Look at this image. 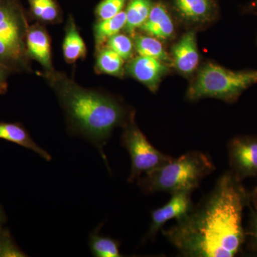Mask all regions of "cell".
Here are the masks:
<instances>
[{"mask_svg":"<svg viewBox=\"0 0 257 257\" xmlns=\"http://www.w3.org/2000/svg\"><path fill=\"white\" fill-rule=\"evenodd\" d=\"M248 202L241 180L230 171L197 207L162 230L163 234L184 256H234L244 241L242 216Z\"/></svg>","mask_w":257,"mask_h":257,"instance_id":"cell-1","label":"cell"},{"mask_svg":"<svg viewBox=\"0 0 257 257\" xmlns=\"http://www.w3.org/2000/svg\"><path fill=\"white\" fill-rule=\"evenodd\" d=\"M55 87L67 114L72 133L94 145L108 166L104 147L117 126H126L131 117L126 108L114 98L60 80Z\"/></svg>","mask_w":257,"mask_h":257,"instance_id":"cell-2","label":"cell"},{"mask_svg":"<svg viewBox=\"0 0 257 257\" xmlns=\"http://www.w3.org/2000/svg\"><path fill=\"white\" fill-rule=\"evenodd\" d=\"M215 170L211 159L202 152H188L179 158L145 174L138 179L144 193L168 192L171 194L184 191L193 192L201 181Z\"/></svg>","mask_w":257,"mask_h":257,"instance_id":"cell-3","label":"cell"},{"mask_svg":"<svg viewBox=\"0 0 257 257\" xmlns=\"http://www.w3.org/2000/svg\"><path fill=\"white\" fill-rule=\"evenodd\" d=\"M257 84V69L235 71L219 64L203 66L187 91L189 100L215 98L232 102L245 90Z\"/></svg>","mask_w":257,"mask_h":257,"instance_id":"cell-4","label":"cell"},{"mask_svg":"<svg viewBox=\"0 0 257 257\" xmlns=\"http://www.w3.org/2000/svg\"><path fill=\"white\" fill-rule=\"evenodd\" d=\"M26 28L22 15L13 6L0 3V63L21 65L26 56Z\"/></svg>","mask_w":257,"mask_h":257,"instance_id":"cell-5","label":"cell"},{"mask_svg":"<svg viewBox=\"0 0 257 257\" xmlns=\"http://www.w3.org/2000/svg\"><path fill=\"white\" fill-rule=\"evenodd\" d=\"M121 145L127 150L131 158V172L128 178L131 183L173 158L157 150L133 121L125 126Z\"/></svg>","mask_w":257,"mask_h":257,"instance_id":"cell-6","label":"cell"},{"mask_svg":"<svg viewBox=\"0 0 257 257\" xmlns=\"http://www.w3.org/2000/svg\"><path fill=\"white\" fill-rule=\"evenodd\" d=\"M228 154L231 172L240 180L257 177V137L233 139L228 146Z\"/></svg>","mask_w":257,"mask_h":257,"instance_id":"cell-7","label":"cell"},{"mask_svg":"<svg viewBox=\"0 0 257 257\" xmlns=\"http://www.w3.org/2000/svg\"><path fill=\"white\" fill-rule=\"evenodd\" d=\"M192 192L184 191L172 194V198L165 206L152 212V221L147 238L156 235L167 221L172 219L179 220L192 209Z\"/></svg>","mask_w":257,"mask_h":257,"instance_id":"cell-8","label":"cell"},{"mask_svg":"<svg viewBox=\"0 0 257 257\" xmlns=\"http://www.w3.org/2000/svg\"><path fill=\"white\" fill-rule=\"evenodd\" d=\"M126 70L132 77L155 92L169 72V67L162 61L139 55L128 63Z\"/></svg>","mask_w":257,"mask_h":257,"instance_id":"cell-9","label":"cell"},{"mask_svg":"<svg viewBox=\"0 0 257 257\" xmlns=\"http://www.w3.org/2000/svg\"><path fill=\"white\" fill-rule=\"evenodd\" d=\"M172 64L182 74L188 76L197 70L199 62L197 37L194 32H187L172 47Z\"/></svg>","mask_w":257,"mask_h":257,"instance_id":"cell-10","label":"cell"},{"mask_svg":"<svg viewBox=\"0 0 257 257\" xmlns=\"http://www.w3.org/2000/svg\"><path fill=\"white\" fill-rule=\"evenodd\" d=\"M150 36L168 40L175 35V25L167 5L162 1L154 3L149 18L140 28Z\"/></svg>","mask_w":257,"mask_h":257,"instance_id":"cell-11","label":"cell"},{"mask_svg":"<svg viewBox=\"0 0 257 257\" xmlns=\"http://www.w3.org/2000/svg\"><path fill=\"white\" fill-rule=\"evenodd\" d=\"M177 15L190 23L210 21L216 12V0H171Z\"/></svg>","mask_w":257,"mask_h":257,"instance_id":"cell-12","label":"cell"},{"mask_svg":"<svg viewBox=\"0 0 257 257\" xmlns=\"http://www.w3.org/2000/svg\"><path fill=\"white\" fill-rule=\"evenodd\" d=\"M27 52L47 69L52 67L50 40L43 29L34 28L27 34Z\"/></svg>","mask_w":257,"mask_h":257,"instance_id":"cell-13","label":"cell"},{"mask_svg":"<svg viewBox=\"0 0 257 257\" xmlns=\"http://www.w3.org/2000/svg\"><path fill=\"white\" fill-rule=\"evenodd\" d=\"M0 139L31 150L45 160H52L50 154L35 143L30 134L22 125L15 123L0 122Z\"/></svg>","mask_w":257,"mask_h":257,"instance_id":"cell-14","label":"cell"},{"mask_svg":"<svg viewBox=\"0 0 257 257\" xmlns=\"http://www.w3.org/2000/svg\"><path fill=\"white\" fill-rule=\"evenodd\" d=\"M154 0H128L126 13L124 30L127 33H134L147 21L153 6Z\"/></svg>","mask_w":257,"mask_h":257,"instance_id":"cell-15","label":"cell"},{"mask_svg":"<svg viewBox=\"0 0 257 257\" xmlns=\"http://www.w3.org/2000/svg\"><path fill=\"white\" fill-rule=\"evenodd\" d=\"M67 31L63 42L64 57L68 63H74L84 58L87 48L73 21L67 24Z\"/></svg>","mask_w":257,"mask_h":257,"instance_id":"cell-16","label":"cell"},{"mask_svg":"<svg viewBox=\"0 0 257 257\" xmlns=\"http://www.w3.org/2000/svg\"><path fill=\"white\" fill-rule=\"evenodd\" d=\"M101 226L96 228L89 236V247L93 256L96 257L122 256L119 251V242L116 240L99 234Z\"/></svg>","mask_w":257,"mask_h":257,"instance_id":"cell-17","label":"cell"},{"mask_svg":"<svg viewBox=\"0 0 257 257\" xmlns=\"http://www.w3.org/2000/svg\"><path fill=\"white\" fill-rule=\"evenodd\" d=\"M134 45L139 55L157 59L165 63L171 60L162 42L155 37L140 35L135 38Z\"/></svg>","mask_w":257,"mask_h":257,"instance_id":"cell-18","label":"cell"},{"mask_svg":"<svg viewBox=\"0 0 257 257\" xmlns=\"http://www.w3.org/2000/svg\"><path fill=\"white\" fill-rule=\"evenodd\" d=\"M126 20V13L124 11H121L114 18L100 20L99 23L96 24L94 28V37L96 46H100L111 37L119 33V32L124 28Z\"/></svg>","mask_w":257,"mask_h":257,"instance_id":"cell-19","label":"cell"},{"mask_svg":"<svg viewBox=\"0 0 257 257\" xmlns=\"http://www.w3.org/2000/svg\"><path fill=\"white\" fill-rule=\"evenodd\" d=\"M96 64L99 72L109 75L121 76L124 71V60L109 47L99 52Z\"/></svg>","mask_w":257,"mask_h":257,"instance_id":"cell-20","label":"cell"},{"mask_svg":"<svg viewBox=\"0 0 257 257\" xmlns=\"http://www.w3.org/2000/svg\"><path fill=\"white\" fill-rule=\"evenodd\" d=\"M33 14L44 22L55 21L58 9L54 0H29Z\"/></svg>","mask_w":257,"mask_h":257,"instance_id":"cell-21","label":"cell"},{"mask_svg":"<svg viewBox=\"0 0 257 257\" xmlns=\"http://www.w3.org/2000/svg\"><path fill=\"white\" fill-rule=\"evenodd\" d=\"M108 47L114 51L124 60H127L133 56L134 47L131 39L123 34H116L107 40Z\"/></svg>","mask_w":257,"mask_h":257,"instance_id":"cell-22","label":"cell"},{"mask_svg":"<svg viewBox=\"0 0 257 257\" xmlns=\"http://www.w3.org/2000/svg\"><path fill=\"white\" fill-rule=\"evenodd\" d=\"M127 0H102L96 8V13L100 20H108L119 14Z\"/></svg>","mask_w":257,"mask_h":257,"instance_id":"cell-23","label":"cell"},{"mask_svg":"<svg viewBox=\"0 0 257 257\" xmlns=\"http://www.w3.org/2000/svg\"><path fill=\"white\" fill-rule=\"evenodd\" d=\"M248 234L251 236L254 246L257 248V211H255L251 216L250 223V230Z\"/></svg>","mask_w":257,"mask_h":257,"instance_id":"cell-24","label":"cell"},{"mask_svg":"<svg viewBox=\"0 0 257 257\" xmlns=\"http://www.w3.org/2000/svg\"><path fill=\"white\" fill-rule=\"evenodd\" d=\"M7 68L5 65L0 63V89H4L5 87V82H6Z\"/></svg>","mask_w":257,"mask_h":257,"instance_id":"cell-25","label":"cell"},{"mask_svg":"<svg viewBox=\"0 0 257 257\" xmlns=\"http://www.w3.org/2000/svg\"><path fill=\"white\" fill-rule=\"evenodd\" d=\"M5 221H6V217H5L4 211L0 207V229H2V226L4 224Z\"/></svg>","mask_w":257,"mask_h":257,"instance_id":"cell-26","label":"cell"},{"mask_svg":"<svg viewBox=\"0 0 257 257\" xmlns=\"http://www.w3.org/2000/svg\"><path fill=\"white\" fill-rule=\"evenodd\" d=\"M9 234V232L5 230L0 229V246H1L2 243L4 241L5 237Z\"/></svg>","mask_w":257,"mask_h":257,"instance_id":"cell-27","label":"cell"},{"mask_svg":"<svg viewBox=\"0 0 257 257\" xmlns=\"http://www.w3.org/2000/svg\"><path fill=\"white\" fill-rule=\"evenodd\" d=\"M252 197L253 203H254L255 205H256V207H257V187L253 193Z\"/></svg>","mask_w":257,"mask_h":257,"instance_id":"cell-28","label":"cell"},{"mask_svg":"<svg viewBox=\"0 0 257 257\" xmlns=\"http://www.w3.org/2000/svg\"><path fill=\"white\" fill-rule=\"evenodd\" d=\"M251 8H254V9H257V0H253L252 3L251 5Z\"/></svg>","mask_w":257,"mask_h":257,"instance_id":"cell-29","label":"cell"}]
</instances>
